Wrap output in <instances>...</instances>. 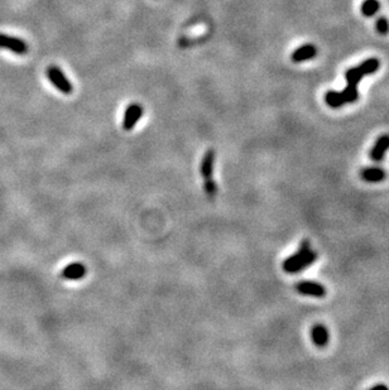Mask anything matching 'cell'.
I'll return each mask as SVG.
<instances>
[{
	"instance_id": "obj_8",
	"label": "cell",
	"mask_w": 389,
	"mask_h": 390,
	"mask_svg": "<svg viewBox=\"0 0 389 390\" xmlns=\"http://www.w3.org/2000/svg\"><path fill=\"white\" fill-rule=\"evenodd\" d=\"M215 158H216V153L214 149H208L207 152L203 154L202 161L200 164V173L202 176L203 181L214 180L212 178V173H214V166H215Z\"/></svg>"
},
{
	"instance_id": "obj_17",
	"label": "cell",
	"mask_w": 389,
	"mask_h": 390,
	"mask_svg": "<svg viewBox=\"0 0 389 390\" xmlns=\"http://www.w3.org/2000/svg\"><path fill=\"white\" fill-rule=\"evenodd\" d=\"M369 390H389V388L387 387V385L379 384V385H375V387H373L372 389H369Z\"/></svg>"
},
{
	"instance_id": "obj_3",
	"label": "cell",
	"mask_w": 389,
	"mask_h": 390,
	"mask_svg": "<svg viewBox=\"0 0 389 390\" xmlns=\"http://www.w3.org/2000/svg\"><path fill=\"white\" fill-rule=\"evenodd\" d=\"M47 77L51 81V83L55 85V87L60 92L65 95H71L73 92V85L69 82L67 76L65 75L64 71L59 66H50L47 68Z\"/></svg>"
},
{
	"instance_id": "obj_11",
	"label": "cell",
	"mask_w": 389,
	"mask_h": 390,
	"mask_svg": "<svg viewBox=\"0 0 389 390\" xmlns=\"http://www.w3.org/2000/svg\"><path fill=\"white\" fill-rule=\"evenodd\" d=\"M361 178L367 182L370 183H378L382 182V181L386 178L387 173L383 168L381 167H367V168H363L360 172Z\"/></svg>"
},
{
	"instance_id": "obj_2",
	"label": "cell",
	"mask_w": 389,
	"mask_h": 390,
	"mask_svg": "<svg viewBox=\"0 0 389 390\" xmlns=\"http://www.w3.org/2000/svg\"><path fill=\"white\" fill-rule=\"evenodd\" d=\"M364 76H368L365 72L364 67L361 66V64L356 67H351L345 72V80H346L347 85L345 87L344 91H341L342 97H344L345 103L346 104H353L356 103L359 99V91L358 86L360 83L361 78Z\"/></svg>"
},
{
	"instance_id": "obj_15",
	"label": "cell",
	"mask_w": 389,
	"mask_h": 390,
	"mask_svg": "<svg viewBox=\"0 0 389 390\" xmlns=\"http://www.w3.org/2000/svg\"><path fill=\"white\" fill-rule=\"evenodd\" d=\"M203 190H205L206 196L212 201L217 195V186H216V182H215V180L203 181Z\"/></svg>"
},
{
	"instance_id": "obj_14",
	"label": "cell",
	"mask_w": 389,
	"mask_h": 390,
	"mask_svg": "<svg viewBox=\"0 0 389 390\" xmlns=\"http://www.w3.org/2000/svg\"><path fill=\"white\" fill-rule=\"evenodd\" d=\"M379 9H381L379 0H364L360 6L361 14L365 17H374L375 14L379 11Z\"/></svg>"
},
{
	"instance_id": "obj_6",
	"label": "cell",
	"mask_w": 389,
	"mask_h": 390,
	"mask_svg": "<svg viewBox=\"0 0 389 390\" xmlns=\"http://www.w3.org/2000/svg\"><path fill=\"white\" fill-rule=\"evenodd\" d=\"M296 291L302 296L316 297V298H323L326 294V289L324 285L316 282H307V280L298 283L296 285Z\"/></svg>"
},
{
	"instance_id": "obj_13",
	"label": "cell",
	"mask_w": 389,
	"mask_h": 390,
	"mask_svg": "<svg viewBox=\"0 0 389 390\" xmlns=\"http://www.w3.org/2000/svg\"><path fill=\"white\" fill-rule=\"evenodd\" d=\"M325 101L330 108L332 109H339L341 106L346 105L344 97H342L341 92L337 91H327L325 95Z\"/></svg>"
},
{
	"instance_id": "obj_7",
	"label": "cell",
	"mask_w": 389,
	"mask_h": 390,
	"mask_svg": "<svg viewBox=\"0 0 389 390\" xmlns=\"http://www.w3.org/2000/svg\"><path fill=\"white\" fill-rule=\"evenodd\" d=\"M389 150V134H383L375 140L372 150H370V158L373 162H382L384 155Z\"/></svg>"
},
{
	"instance_id": "obj_9",
	"label": "cell",
	"mask_w": 389,
	"mask_h": 390,
	"mask_svg": "<svg viewBox=\"0 0 389 390\" xmlns=\"http://www.w3.org/2000/svg\"><path fill=\"white\" fill-rule=\"evenodd\" d=\"M316 55L317 48L315 47L314 45H303L292 52L291 60L295 62V64H300V62L310 61V60H312L314 57H316Z\"/></svg>"
},
{
	"instance_id": "obj_1",
	"label": "cell",
	"mask_w": 389,
	"mask_h": 390,
	"mask_svg": "<svg viewBox=\"0 0 389 390\" xmlns=\"http://www.w3.org/2000/svg\"><path fill=\"white\" fill-rule=\"evenodd\" d=\"M317 260V254L312 250L311 244L309 240H303L298 248L297 253L292 254L283 261V270L286 273L295 274L305 270L306 268L311 266Z\"/></svg>"
},
{
	"instance_id": "obj_4",
	"label": "cell",
	"mask_w": 389,
	"mask_h": 390,
	"mask_svg": "<svg viewBox=\"0 0 389 390\" xmlns=\"http://www.w3.org/2000/svg\"><path fill=\"white\" fill-rule=\"evenodd\" d=\"M0 48H5V50L11 51L15 55H27L29 47H28L27 42L23 39L17 38V37H11L8 34L0 33Z\"/></svg>"
},
{
	"instance_id": "obj_12",
	"label": "cell",
	"mask_w": 389,
	"mask_h": 390,
	"mask_svg": "<svg viewBox=\"0 0 389 390\" xmlns=\"http://www.w3.org/2000/svg\"><path fill=\"white\" fill-rule=\"evenodd\" d=\"M311 337L317 347H325L328 343V340H330L327 328L324 325H316V326L312 327Z\"/></svg>"
},
{
	"instance_id": "obj_16",
	"label": "cell",
	"mask_w": 389,
	"mask_h": 390,
	"mask_svg": "<svg viewBox=\"0 0 389 390\" xmlns=\"http://www.w3.org/2000/svg\"><path fill=\"white\" fill-rule=\"evenodd\" d=\"M375 29L382 36H386L389 33V20L386 17H379L375 20Z\"/></svg>"
},
{
	"instance_id": "obj_5",
	"label": "cell",
	"mask_w": 389,
	"mask_h": 390,
	"mask_svg": "<svg viewBox=\"0 0 389 390\" xmlns=\"http://www.w3.org/2000/svg\"><path fill=\"white\" fill-rule=\"evenodd\" d=\"M143 115V108L142 105L134 103L130 104V105L127 108L124 114V119H123V129L125 131H130V130L134 129V127L136 125V123L139 122V119L142 118Z\"/></svg>"
},
{
	"instance_id": "obj_10",
	"label": "cell",
	"mask_w": 389,
	"mask_h": 390,
	"mask_svg": "<svg viewBox=\"0 0 389 390\" xmlns=\"http://www.w3.org/2000/svg\"><path fill=\"white\" fill-rule=\"evenodd\" d=\"M86 275V266L81 263H71L65 266L61 277L67 280H78Z\"/></svg>"
}]
</instances>
